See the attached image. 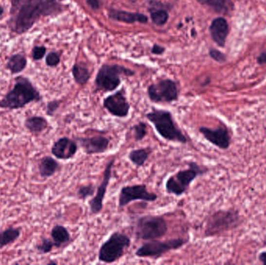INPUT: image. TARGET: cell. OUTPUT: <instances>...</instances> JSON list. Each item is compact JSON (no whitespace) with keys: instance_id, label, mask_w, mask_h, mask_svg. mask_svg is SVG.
I'll return each mask as SVG.
<instances>
[{"instance_id":"cell-1","label":"cell","mask_w":266,"mask_h":265,"mask_svg":"<svg viewBox=\"0 0 266 265\" xmlns=\"http://www.w3.org/2000/svg\"><path fill=\"white\" fill-rule=\"evenodd\" d=\"M62 11L56 0H12L9 27L18 34L26 33L42 17Z\"/></svg>"},{"instance_id":"cell-2","label":"cell","mask_w":266,"mask_h":265,"mask_svg":"<svg viewBox=\"0 0 266 265\" xmlns=\"http://www.w3.org/2000/svg\"><path fill=\"white\" fill-rule=\"evenodd\" d=\"M42 99L38 90L31 81L19 76L16 79L14 88L0 99V108L8 110L21 109L32 102H40Z\"/></svg>"},{"instance_id":"cell-3","label":"cell","mask_w":266,"mask_h":265,"mask_svg":"<svg viewBox=\"0 0 266 265\" xmlns=\"http://www.w3.org/2000/svg\"><path fill=\"white\" fill-rule=\"evenodd\" d=\"M148 121L154 125L156 131L165 140L186 144L189 139L175 121L173 115L166 110L155 109L146 114Z\"/></svg>"},{"instance_id":"cell-4","label":"cell","mask_w":266,"mask_h":265,"mask_svg":"<svg viewBox=\"0 0 266 265\" xmlns=\"http://www.w3.org/2000/svg\"><path fill=\"white\" fill-rule=\"evenodd\" d=\"M241 223L239 212L236 209L218 210L206 219L205 237H213L237 228Z\"/></svg>"},{"instance_id":"cell-5","label":"cell","mask_w":266,"mask_h":265,"mask_svg":"<svg viewBox=\"0 0 266 265\" xmlns=\"http://www.w3.org/2000/svg\"><path fill=\"white\" fill-rule=\"evenodd\" d=\"M208 170L207 168L201 166L196 162L191 161L189 163L188 169L179 170L167 180L165 183L167 193L180 197L189 190L191 183L195 180L206 174Z\"/></svg>"},{"instance_id":"cell-6","label":"cell","mask_w":266,"mask_h":265,"mask_svg":"<svg viewBox=\"0 0 266 265\" xmlns=\"http://www.w3.org/2000/svg\"><path fill=\"white\" fill-rule=\"evenodd\" d=\"M167 230V222L163 216L147 215L136 220L135 235L138 240L149 241L165 236Z\"/></svg>"},{"instance_id":"cell-7","label":"cell","mask_w":266,"mask_h":265,"mask_svg":"<svg viewBox=\"0 0 266 265\" xmlns=\"http://www.w3.org/2000/svg\"><path fill=\"white\" fill-rule=\"evenodd\" d=\"M131 245L130 238L126 234L114 232L104 244L98 252V260L105 264L114 263L120 259Z\"/></svg>"},{"instance_id":"cell-8","label":"cell","mask_w":266,"mask_h":265,"mask_svg":"<svg viewBox=\"0 0 266 265\" xmlns=\"http://www.w3.org/2000/svg\"><path fill=\"white\" fill-rule=\"evenodd\" d=\"M189 238H174L166 241L149 240L144 243L136 251V256L139 257H152L154 259L161 257L168 252L180 249L188 244Z\"/></svg>"},{"instance_id":"cell-9","label":"cell","mask_w":266,"mask_h":265,"mask_svg":"<svg viewBox=\"0 0 266 265\" xmlns=\"http://www.w3.org/2000/svg\"><path fill=\"white\" fill-rule=\"evenodd\" d=\"M131 76L133 74L128 68L118 66H105L101 68L96 78V86L97 90L103 91H113L120 85L119 75Z\"/></svg>"},{"instance_id":"cell-10","label":"cell","mask_w":266,"mask_h":265,"mask_svg":"<svg viewBox=\"0 0 266 265\" xmlns=\"http://www.w3.org/2000/svg\"><path fill=\"white\" fill-rule=\"evenodd\" d=\"M158 196L154 192L148 191L146 184L124 186L121 189L119 196V208L126 206L129 203L135 201L154 202Z\"/></svg>"},{"instance_id":"cell-11","label":"cell","mask_w":266,"mask_h":265,"mask_svg":"<svg viewBox=\"0 0 266 265\" xmlns=\"http://www.w3.org/2000/svg\"><path fill=\"white\" fill-rule=\"evenodd\" d=\"M148 95L154 103H171L177 100L178 91L175 82L166 80L149 86Z\"/></svg>"},{"instance_id":"cell-12","label":"cell","mask_w":266,"mask_h":265,"mask_svg":"<svg viewBox=\"0 0 266 265\" xmlns=\"http://www.w3.org/2000/svg\"><path fill=\"white\" fill-rule=\"evenodd\" d=\"M198 132L209 143L222 150H227L231 145V134L230 133L229 128L223 123L215 129L208 127H199Z\"/></svg>"},{"instance_id":"cell-13","label":"cell","mask_w":266,"mask_h":265,"mask_svg":"<svg viewBox=\"0 0 266 265\" xmlns=\"http://www.w3.org/2000/svg\"><path fill=\"white\" fill-rule=\"evenodd\" d=\"M115 164V159L107 163L103 174V179L99 187H97L95 196L89 201V209L92 214L96 215L101 213L104 208V200L107 193V187L111 182L112 175V167Z\"/></svg>"},{"instance_id":"cell-14","label":"cell","mask_w":266,"mask_h":265,"mask_svg":"<svg viewBox=\"0 0 266 265\" xmlns=\"http://www.w3.org/2000/svg\"><path fill=\"white\" fill-rule=\"evenodd\" d=\"M104 107L114 117L124 118L129 115L130 104L123 91L111 94L104 99Z\"/></svg>"},{"instance_id":"cell-15","label":"cell","mask_w":266,"mask_h":265,"mask_svg":"<svg viewBox=\"0 0 266 265\" xmlns=\"http://www.w3.org/2000/svg\"><path fill=\"white\" fill-rule=\"evenodd\" d=\"M78 140L83 150L88 155L104 153L108 149L111 142L107 137L102 135L84 137L78 139Z\"/></svg>"},{"instance_id":"cell-16","label":"cell","mask_w":266,"mask_h":265,"mask_svg":"<svg viewBox=\"0 0 266 265\" xmlns=\"http://www.w3.org/2000/svg\"><path fill=\"white\" fill-rule=\"evenodd\" d=\"M78 150L77 143L69 137H62L53 143L51 152L58 160H67L75 156Z\"/></svg>"},{"instance_id":"cell-17","label":"cell","mask_w":266,"mask_h":265,"mask_svg":"<svg viewBox=\"0 0 266 265\" xmlns=\"http://www.w3.org/2000/svg\"><path fill=\"white\" fill-rule=\"evenodd\" d=\"M210 33L213 41L220 47H224L229 33V25L223 17L216 18L210 25Z\"/></svg>"},{"instance_id":"cell-18","label":"cell","mask_w":266,"mask_h":265,"mask_svg":"<svg viewBox=\"0 0 266 265\" xmlns=\"http://www.w3.org/2000/svg\"><path fill=\"white\" fill-rule=\"evenodd\" d=\"M60 169V164L50 156H43L38 164L39 174L42 178H49Z\"/></svg>"},{"instance_id":"cell-19","label":"cell","mask_w":266,"mask_h":265,"mask_svg":"<svg viewBox=\"0 0 266 265\" xmlns=\"http://www.w3.org/2000/svg\"><path fill=\"white\" fill-rule=\"evenodd\" d=\"M24 126L31 134L39 135L49 127V122L45 117L38 115H34L26 119Z\"/></svg>"},{"instance_id":"cell-20","label":"cell","mask_w":266,"mask_h":265,"mask_svg":"<svg viewBox=\"0 0 266 265\" xmlns=\"http://www.w3.org/2000/svg\"><path fill=\"white\" fill-rule=\"evenodd\" d=\"M51 237L56 248H60L62 246L68 244L71 239L69 230L62 225H55L53 226L51 231Z\"/></svg>"},{"instance_id":"cell-21","label":"cell","mask_w":266,"mask_h":265,"mask_svg":"<svg viewBox=\"0 0 266 265\" xmlns=\"http://www.w3.org/2000/svg\"><path fill=\"white\" fill-rule=\"evenodd\" d=\"M109 16L112 19H115L119 21L125 22V23H146L147 22V17L144 16L143 14H133V13L124 12V11H119V10H110Z\"/></svg>"},{"instance_id":"cell-22","label":"cell","mask_w":266,"mask_h":265,"mask_svg":"<svg viewBox=\"0 0 266 265\" xmlns=\"http://www.w3.org/2000/svg\"><path fill=\"white\" fill-rule=\"evenodd\" d=\"M152 150L150 147L148 148H140L137 149H132L128 153V159L132 164L137 167H141L146 164L148 159L151 154Z\"/></svg>"},{"instance_id":"cell-23","label":"cell","mask_w":266,"mask_h":265,"mask_svg":"<svg viewBox=\"0 0 266 265\" xmlns=\"http://www.w3.org/2000/svg\"><path fill=\"white\" fill-rule=\"evenodd\" d=\"M27 64V61L25 57L19 54H17L10 57L6 64V68L10 71L12 74H18L25 69Z\"/></svg>"},{"instance_id":"cell-24","label":"cell","mask_w":266,"mask_h":265,"mask_svg":"<svg viewBox=\"0 0 266 265\" xmlns=\"http://www.w3.org/2000/svg\"><path fill=\"white\" fill-rule=\"evenodd\" d=\"M21 234V229L10 227L0 232V248L14 244Z\"/></svg>"},{"instance_id":"cell-25","label":"cell","mask_w":266,"mask_h":265,"mask_svg":"<svg viewBox=\"0 0 266 265\" xmlns=\"http://www.w3.org/2000/svg\"><path fill=\"white\" fill-rule=\"evenodd\" d=\"M202 4L210 6L216 10V12H226L229 10L230 0H198Z\"/></svg>"},{"instance_id":"cell-26","label":"cell","mask_w":266,"mask_h":265,"mask_svg":"<svg viewBox=\"0 0 266 265\" xmlns=\"http://www.w3.org/2000/svg\"><path fill=\"white\" fill-rule=\"evenodd\" d=\"M72 74L77 83L84 85L89 80V75L88 69L81 65H76L72 68Z\"/></svg>"},{"instance_id":"cell-27","label":"cell","mask_w":266,"mask_h":265,"mask_svg":"<svg viewBox=\"0 0 266 265\" xmlns=\"http://www.w3.org/2000/svg\"><path fill=\"white\" fill-rule=\"evenodd\" d=\"M133 131L134 139L136 142H140L147 135L148 127L146 123L143 121H140L132 128Z\"/></svg>"},{"instance_id":"cell-28","label":"cell","mask_w":266,"mask_h":265,"mask_svg":"<svg viewBox=\"0 0 266 265\" xmlns=\"http://www.w3.org/2000/svg\"><path fill=\"white\" fill-rule=\"evenodd\" d=\"M95 193V186L93 184H87V185L80 186L78 188L77 195L78 199L82 201H85L89 197H92Z\"/></svg>"},{"instance_id":"cell-29","label":"cell","mask_w":266,"mask_h":265,"mask_svg":"<svg viewBox=\"0 0 266 265\" xmlns=\"http://www.w3.org/2000/svg\"><path fill=\"white\" fill-rule=\"evenodd\" d=\"M54 247V244L53 240H50L49 238L44 237L41 240V243L36 246V249H37L39 253L46 254V253H50L53 250Z\"/></svg>"},{"instance_id":"cell-30","label":"cell","mask_w":266,"mask_h":265,"mask_svg":"<svg viewBox=\"0 0 266 265\" xmlns=\"http://www.w3.org/2000/svg\"><path fill=\"white\" fill-rule=\"evenodd\" d=\"M152 20L157 25L161 26L166 24L168 19V14L164 10H158L151 14Z\"/></svg>"},{"instance_id":"cell-31","label":"cell","mask_w":266,"mask_h":265,"mask_svg":"<svg viewBox=\"0 0 266 265\" xmlns=\"http://www.w3.org/2000/svg\"><path fill=\"white\" fill-rule=\"evenodd\" d=\"M59 106H60V101H58L57 99H54V100L49 102L46 107L47 115L53 117L54 113L56 112L57 110L58 109Z\"/></svg>"},{"instance_id":"cell-32","label":"cell","mask_w":266,"mask_h":265,"mask_svg":"<svg viewBox=\"0 0 266 265\" xmlns=\"http://www.w3.org/2000/svg\"><path fill=\"white\" fill-rule=\"evenodd\" d=\"M46 49L44 46H35L32 49V58L34 60H41L45 56Z\"/></svg>"},{"instance_id":"cell-33","label":"cell","mask_w":266,"mask_h":265,"mask_svg":"<svg viewBox=\"0 0 266 265\" xmlns=\"http://www.w3.org/2000/svg\"><path fill=\"white\" fill-rule=\"evenodd\" d=\"M46 63L49 66L53 67L56 66L60 62L59 56L57 55L56 53L51 52L46 57Z\"/></svg>"},{"instance_id":"cell-34","label":"cell","mask_w":266,"mask_h":265,"mask_svg":"<svg viewBox=\"0 0 266 265\" xmlns=\"http://www.w3.org/2000/svg\"><path fill=\"white\" fill-rule=\"evenodd\" d=\"M210 55L212 59H213L214 60L216 61L218 63H222L226 61L225 55L223 53L220 52V51H217V50H211L210 51Z\"/></svg>"},{"instance_id":"cell-35","label":"cell","mask_w":266,"mask_h":265,"mask_svg":"<svg viewBox=\"0 0 266 265\" xmlns=\"http://www.w3.org/2000/svg\"><path fill=\"white\" fill-rule=\"evenodd\" d=\"M88 4L93 9L99 8V1L98 0H88Z\"/></svg>"},{"instance_id":"cell-36","label":"cell","mask_w":266,"mask_h":265,"mask_svg":"<svg viewBox=\"0 0 266 265\" xmlns=\"http://www.w3.org/2000/svg\"><path fill=\"white\" fill-rule=\"evenodd\" d=\"M259 64H266V52H263L257 59Z\"/></svg>"},{"instance_id":"cell-37","label":"cell","mask_w":266,"mask_h":265,"mask_svg":"<svg viewBox=\"0 0 266 265\" xmlns=\"http://www.w3.org/2000/svg\"><path fill=\"white\" fill-rule=\"evenodd\" d=\"M163 51H164V49L159 46V45H154V48L152 49V52L154 53V54H161L163 52Z\"/></svg>"},{"instance_id":"cell-38","label":"cell","mask_w":266,"mask_h":265,"mask_svg":"<svg viewBox=\"0 0 266 265\" xmlns=\"http://www.w3.org/2000/svg\"><path fill=\"white\" fill-rule=\"evenodd\" d=\"M259 260L261 263L263 264L264 265H266V250L259 253Z\"/></svg>"},{"instance_id":"cell-39","label":"cell","mask_w":266,"mask_h":265,"mask_svg":"<svg viewBox=\"0 0 266 265\" xmlns=\"http://www.w3.org/2000/svg\"><path fill=\"white\" fill-rule=\"evenodd\" d=\"M4 13V10L3 8H2V6H0V17L2 16V14H3Z\"/></svg>"},{"instance_id":"cell-40","label":"cell","mask_w":266,"mask_h":265,"mask_svg":"<svg viewBox=\"0 0 266 265\" xmlns=\"http://www.w3.org/2000/svg\"><path fill=\"white\" fill-rule=\"evenodd\" d=\"M49 265H52V264H53V265H56L57 262H55V261H50V262H49Z\"/></svg>"},{"instance_id":"cell-41","label":"cell","mask_w":266,"mask_h":265,"mask_svg":"<svg viewBox=\"0 0 266 265\" xmlns=\"http://www.w3.org/2000/svg\"><path fill=\"white\" fill-rule=\"evenodd\" d=\"M60 1H62V0H60Z\"/></svg>"}]
</instances>
